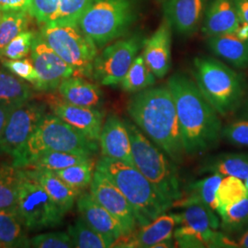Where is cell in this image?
I'll return each instance as SVG.
<instances>
[{"instance_id": "6da1fadb", "label": "cell", "mask_w": 248, "mask_h": 248, "mask_svg": "<svg viewBox=\"0 0 248 248\" xmlns=\"http://www.w3.org/2000/svg\"><path fill=\"white\" fill-rule=\"evenodd\" d=\"M177 109L186 155L195 156L215 148L222 138L220 115L204 97L194 80L176 73L168 80Z\"/></svg>"}, {"instance_id": "7a4b0ae2", "label": "cell", "mask_w": 248, "mask_h": 248, "mask_svg": "<svg viewBox=\"0 0 248 248\" xmlns=\"http://www.w3.org/2000/svg\"><path fill=\"white\" fill-rule=\"evenodd\" d=\"M127 113L142 133L176 164L186 155L177 119V109L168 86L151 87L133 94Z\"/></svg>"}, {"instance_id": "3957f363", "label": "cell", "mask_w": 248, "mask_h": 248, "mask_svg": "<svg viewBox=\"0 0 248 248\" xmlns=\"http://www.w3.org/2000/svg\"><path fill=\"white\" fill-rule=\"evenodd\" d=\"M96 169L109 178L132 205L138 227L150 223L172 207L134 166L102 156Z\"/></svg>"}, {"instance_id": "277c9868", "label": "cell", "mask_w": 248, "mask_h": 248, "mask_svg": "<svg viewBox=\"0 0 248 248\" xmlns=\"http://www.w3.org/2000/svg\"><path fill=\"white\" fill-rule=\"evenodd\" d=\"M93 141L53 113H46L26 143L12 157V165L22 169L31 158L46 151H61L93 157L98 153Z\"/></svg>"}, {"instance_id": "5b68a950", "label": "cell", "mask_w": 248, "mask_h": 248, "mask_svg": "<svg viewBox=\"0 0 248 248\" xmlns=\"http://www.w3.org/2000/svg\"><path fill=\"white\" fill-rule=\"evenodd\" d=\"M192 74L198 88L219 115H231L243 104L245 81L225 63L212 57L199 56L193 61Z\"/></svg>"}, {"instance_id": "8992f818", "label": "cell", "mask_w": 248, "mask_h": 248, "mask_svg": "<svg viewBox=\"0 0 248 248\" xmlns=\"http://www.w3.org/2000/svg\"><path fill=\"white\" fill-rule=\"evenodd\" d=\"M124 121L132 142L134 167L150 181L160 195L173 204L183 194L177 164L149 140L132 121Z\"/></svg>"}, {"instance_id": "52a82bcc", "label": "cell", "mask_w": 248, "mask_h": 248, "mask_svg": "<svg viewBox=\"0 0 248 248\" xmlns=\"http://www.w3.org/2000/svg\"><path fill=\"white\" fill-rule=\"evenodd\" d=\"M136 18L135 0H91L78 24L102 49L126 35Z\"/></svg>"}, {"instance_id": "ba28073f", "label": "cell", "mask_w": 248, "mask_h": 248, "mask_svg": "<svg viewBox=\"0 0 248 248\" xmlns=\"http://www.w3.org/2000/svg\"><path fill=\"white\" fill-rule=\"evenodd\" d=\"M40 34L63 61L75 69L76 76L92 78L93 62L98 47L80 29L78 24L45 23Z\"/></svg>"}, {"instance_id": "9c48e42d", "label": "cell", "mask_w": 248, "mask_h": 248, "mask_svg": "<svg viewBox=\"0 0 248 248\" xmlns=\"http://www.w3.org/2000/svg\"><path fill=\"white\" fill-rule=\"evenodd\" d=\"M16 213L28 231L59 226L64 213L44 187L20 169Z\"/></svg>"}, {"instance_id": "30bf717a", "label": "cell", "mask_w": 248, "mask_h": 248, "mask_svg": "<svg viewBox=\"0 0 248 248\" xmlns=\"http://www.w3.org/2000/svg\"><path fill=\"white\" fill-rule=\"evenodd\" d=\"M144 39L141 34H133L118 39L105 46L93 62L92 78L102 86H120L135 58L142 50Z\"/></svg>"}, {"instance_id": "8fae6325", "label": "cell", "mask_w": 248, "mask_h": 248, "mask_svg": "<svg viewBox=\"0 0 248 248\" xmlns=\"http://www.w3.org/2000/svg\"><path fill=\"white\" fill-rule=\"evenodd\" d=\"M44 102L28 100L16 107L9 115L0 141V153L13 157L34 133L46 114Z\"/></svg>"}, {"instance_id": "7c38bea8", "label": "cell", "mask_w": 248, "mask_h": 248, "mask_svg": "<svg viewBox=\"0 0 248 248\" xmlns=\"http://www.w3.org/2000/svg\"><path fill=\"white\" fill-rule=\"evenodd\" d=\"M89 187L92 197L120 222L124 235L136 230L138 223L132 205L109 178L96 169Z\"/></svg>"}, {"instance_id": "4fadbf2b", "label": "cell", "mask_w": 248, "mask_h": 248, "mask_svg": "<svg viewBox=\"0 0 248 248\" xmlns=\"http://www.w3.org/2000/svg\"><path fill=\"white\" fill-rule=\"evenodd\" d=\"M31 60L42 81V91L56 90L63 80L76 76L75 69L46 44L40 32L36 33Z\"/></svg>"}, {"instance_id": "5bb4252c", "label": "cell", "mask_w": 248, "mask_h": 248, "mask_svg": "<svg viewBox=\"0 0 248 248\" xmlns=\"http://www.w3.org/2000/svg\"><path fill=\"white\" fill-rule=\"evenodd\" d=\"M47 104L53 114L72 125L89 139L98 142L104 124V112L98 108L74 105L63 100L60 96L50 97Z\"/></svg>"}, {"instance_id": "9a60e30c", "label": "cell", "mask_w": 248, "mask_h": 248, "mask_svg": "<svg viewBox=\"0 0 248 248\" xmlns=\"http://www.w3.org/2000/svg\"><path fill=\"white\" fill-rule=\"evenodd\" d=\"M98 142L102 156L134 166L132 142L124 120L108 116L102 126Z\"/></svg>"}, {"instance_id": "2e32d148", "label": "cell", "mask_w": 248, "mask_h": 248, "mask_svg": "<svg viewBox=\"0 0 248 248\" xmlns=\"http://www.w3.org/2000/svg\"><path fill=\"white\" fill-rule=\"evenodd\" d=\"M80 217L106 240L110 248L124 232L115 217L102 207L89 193H81L77 200Z\"/></svg>"}, {"instance_id": "e0dca14e", "label": "cell", "mask_w": 248, "mask_h": 248, "mask_svg": "<svg viewBox=\"0 0 248 248\" xmlns=\"http://www.w3.org/2000/svg\"><path fill=\"white\" fill-rule=\"evenodd\" d=\"M176 224L175 213H163L150 223L139 226L138 230L122 236L112 248H154L161 242L173 237Z\"/></svg>"}, {"instance_id": "ac0fdd59", "label": "cell", "mask_w": 248, "mask_h": 248, "mask_svg": "<svg viewBox=\"0 0 248 248\" xmlns=\"http://www.w3.org/2000/svg\"><path fill=\"white\" fill-rule=\"evenodd\" d=\"M207 0H167L164 18L172 30L182 35H191L202 23Z\"/></svg>"}, {"instance_id": "d6986e66", "label": "cell", "mask_w": 248, "mask_h": 248, "mask_svg": "<svg viewBox=\"0 0 248 248\" xmlns=\"http://www.w3.org/2000/svg\"><path fill=\"white\" fill-rule=\"evenodd\" d=\"M172 28L166 18L152 35L144 40L142 55L156 78H165L171 67Z\"/></svg>"}, {"instance_id": "ffe728a7", "label": "cell", "mask_w": 248, "mask_h": 248, "mask_svg": "<svg viewBox=\"0 0 248 248\" xmlns=\"http://www.w3.org/2000/svg\"><path fill=\"white\" fill-rule=\"evenodd\" d=\"M241 27L232 0H211L204 12L202 32L207 38L235 32Z\"/></svg>"}, {"instance_id": "44dd1931", "label": "cell", "mask_w": 248, "mask_h": 248, "mask_svg": "<svg viewBox=\"0 0 248 248\" xmlns=\"http://www.w3.org/2000/svg\"><path fill=\"white\" fill-rule=\"evenodd\" d=\"M207 45L213 54L236 68L248 66V35L239 31L209 37Z\"/></svg>"}, {"instance_id": "7402d4cb", "label": "cell", "mask_w": 248, "mask_h": 248, "mask_svg": "<svg viewBox=\"0 0 248 248\" xmlns=\"http://www.w3.org/2000/svg\"><path fill=\"white\" fill-rule=\"evenodd\" d=\"M22 169L29 177L44 187L48 195L62 210V213L65 214L71 211L81 193L68 186L53 171Z\"/></svg>"}, {"instance_id": "603a6c76", "label": "cell", "mask_w": 248, "mask_h": 248, "mask_svg": "<svg viewBox=\"0 0 248 248\" xmlns=\"http://www.w3.org/2000/svg\"><path fill=\"white\" fill-rule=\"evenodd\" d=\"M57 90L63 100L74 105L98 108L102 103L101 89L82 77L73 76L63 80Z\"/></svg>"}, {"instance_id": "cb8c5ba5", "label": "cell", "mask_w": 248, "mask_h": 248, "mask_svg": "<svg viewBox=\"0 0 248 248\" xmlns=\"http://www.w3.org/2000/svg\"><path fill=\"white\" fill-rule=\"evenodd\" d=\"M222 179L221 175L211 174L201 180L190 183L186 190L183 191L182 197L173 202L172 207L184 209L191 205L202 204L217 212L218 202L216 193Z\"/></svg>"}, {"instance_id": "d4e9b609", "label": "cell", "mask_w": 248, "mask_h": 248, "mask_svg": "<svg viewBox=\"0 0 248 248\" xmlns=\"http://www.w3.org/2000/svg\"><path fill=\"white\" fill-rule=\"evenodd\" d=\"M201 174H218L222 177H248V153H222L207 157L200 168Z\"/></svg>"}, {"instance_id": "484cf974", "label": "cell", "mask_w": 248, "mask_h": 248, "mask_svg": "<svg viewBox=\"0 0 248 248\" xmlns=\"http://www.w3.org/2000/svg\"><path fill=\"white\" fill-rule=\"evenodd\" d=\"M179 213H175L177 224L184 225L196 232L209 234L218 230L220 221L213 209L202 204H195L184 208Z\"/></svg>"}, {"instance_id": "4316f807", "label": "cell", "mask_w": 248, "mask_h": 248, "mask_svg": "<svg viewBox=\"0 0 248 248\" xmlns=\"http://www.w3.org/2000/svg\"><path fill=\"white\" fill-rule=\"evenodd\" d=\"M32 88L12 74L0 69V106H18L31 99Z\"/></svg>"}, {"instance_id": "83f0119b", "label": "cell", "mask_w": 248, "mask_h": 248, "mask_svg": "<svg viewBox=\"0 0 248 248\" xmlns=\"http://www.w3.org/2000/svg\"><path fill=\"white\" fill-rule=\"evenodd\" d=\"M90 156L61 151H46L29 160L22 169L58 171L89 159Z\"/></svg>"}, {"instance_id": "f1b7e54d", "label": "cell", "mask_w": 248, "mask_h": 248, "mask_svg": "<svg viewBox=\"0 0 248 248\" xmlns=\"http://www.w3.org/2000/svg\"><path fill=\"white\" fill-rule=\"evenodd\" d=\"M27 231L17 213L0 211V243L3 248H31Z\"/></svg>"}, {"instance_id": "f546056e", "label": "cell", "mask_w": 248, "mask_h": 248, "mask_svg": "<svg viewBox=\"0 0 248 248\" xmlns=\"http://www.w3.org/2000/svg\"><path fill=\"white\" fill-rule=\"evenodd\" d=\"M20 169L0 165V211L16 213Z\"/></svg>"}, {"instance_id": "4dcf8cb0", "label": "cell", "mask_w": 248, "mask_h": 248, "mask_svg": "<svg viewBox=\"0 0 248 248\" xmlns=\"http://www.w3.org/2000/svg\"><path fill=\"white\" fill-rule=\"evenodd\" d=\"M156 82V77L151 71L142 54H138L129 71L127 72L120 87L124 92L135 94L153 87Z\"/></svg>"}, {"instance_id": "1f68e13d", "label": "cell", "mask_w": 248, "mask_h": 248, "mask_svg": "<svg viewBox=\"0 0 248 248\" xmlns=\"http://www.w3.org/2000/svg\"><path fill=\"white\" fill-rule=\"evenodd\" d=\"M96 162L93 157L66 169L54 171V173L72 188L83 193L92 182L96 170Z\"/></svg>"}, {"instance_id": "d6a6232c", "label": "cell", "mask_w": 248, "mask_h": 248, "mask_svg": "<svg viewBox=\"0 0 248 248\" xmlns=\"http://www.w3.org/2000/svg\"><path fill=\"white\" fill-rule=\"evenodd\" d=\"M32 18L28 11L1 12L0 17V54L16 36L26 31Z\"/></svg>"}, {"instance_id": "836d02e7", "label": "cell", "mask_w": 248, "mask_h": 248, "mask_svg": "<svg viewBox=\"0 0 248 248\" xmlns=\"http://www.w3.org/2000/svg\"><path fill=\"white\" fill-rule=\"evenodd\" d=\"M67 232L72 240L74 248H110L104 237L97 231L90 227L82 217L77 219L68 227Z\"/></svg>"}, {"instance_id": "e575fe53", "label": "cell", "mask_w": 248, "mask_h": 248, "mask_svg": "<svg viewBox=\"0 0 248 248\" xmlns=\"http://www.w3.org/2000/svg\"><path fill=\"white\" fill-rule=\"evenodd\" d=\"M248 196V188L243 179L234 177H222L216 193L217 213H221Z\"/></svg>"}, {"instance_id": "d590c367", "label": "cell", "mask_w": 248, "mask_h": 248, "mask_svg": "<svg viewBox=\"0 0 248 248\" xmlns=\"http://www.w3.org/2000/svg\"><path fill=\"white\" fill-rule=\"evenodd\" d=\"M222 222L220 226L226 232H235L248 225V196L218 213Z\"/></svg>"}, {"instance_id": "8d00e7d4", "label": "cell", "mask_w": 248, "mask_h": 248, "mask_svg": "<svg viewBox=\"0 0 248 248\" xmlns=\"http://www.w3.org/2000/svg\"><path fill=\"white\" fill-rule=\"evenodd\" d=\"M0 60L3 66L7 68L9 72H11L19 78L30 83L36 90H43L42 81L31 59L22 58L18 60H11L6 58H0Z\"/></svg>"}, {"instance_id": "74e56055", "label": "cell", "mask_w": 248, "mask_h": 248, "mask_svg": "<svg viewBox=\"0 0 248 248\" xmlns=\"http://www.w3.org/2000/svg\"><path fill=\"white\" fill-rule=\"evenodd\" d=\"M91 0H60L58 9L50 22L78 24ZM49 22V23H50Z\"/></svg>"}, {"instance_id": "f35d334b", "label": "cell", "mask_w": 248, "mask_h": 248, "mask_svg": "<svg viewBox=\"0 0 248 248\" xmlns=\"http://www.w3.org/2000/svg\"><path fill=\"white\" fill-rule=\"evenodd\" d=\"M36 33L32 31L26 30L16 36L12 41H10L2 53L0 58H6L11 60H18L25 58L31 51L33 41L35 39Z\"/></svg>"}, {"instance_id": "ab89813d", "label": "cell", "mask_w": 248, "mask_h": 248, "mask_svg": "<svg viewBox=\"0 0 248 248\" xmlns=\"http://www.w3.org/2000/svg\"><path fill=\"white\" fill-rule=\"evenodd\" d=\"M31 248H74L68 232H52L35 235L31 239Z\"/></svg>"}, {"instance_id": "60d3db41", "label": "cell", "mask_w": 248, "mask_h": 248, "mask_svg": "<svg viewBox=\"0 0 248 248\" xmlns=\"http://www.w3.org/2000/svg\"><path fill=\"white\" fill-rule=\"evenodd\" d=\"M60 0H32L29 13L42 26L49 23L55 15Z\"/></svg>"}, {"instance_id": "b9f144b4", "label": "cell", "mask_w": 248, "mask_h": 248, "mask_svg": "<svg viewBox=\"0 0 248 248\" xmlns=\"http://www.w3.org/2000/svg\"><path fill=\"white\" fill-rule=\"evenodd\" d=\"M222 137L231 144L248 147V120L226 125L222 128Z\"/></svg>"}, {"instance_id": "7bdbcfd3", "label": "cell", "mask_w": 248, "mask_h": 248, "mask_svg": "<svg viewBox=\"0 0 248 248\" xmlns=\"http://www.w3.org/2000/svg\"><path fill=\"white\" fill-rule=\"evenodd\" d=\"M32 0H0V12L7 11H28Z\"/></svg>"}, {"instance_id": "ee69618b", "label": "cell", "mask_w": 248, "mask_h": 248, "mask_svg": "<svg viewBox=\"0 0 248 248\" xmlns=\"http://www.w3.org/2000/svg\"><path fill=\"white\" fill-rule=\"evenodd\" d=\"M241 23L248 27V0H232Z\"/></svg>"}, {"instance_id": "f6af8a7d", "label": "cell", "mask_w": 248, "mask_h": 248, "mask_svg": "<svg viewBox=\"0 0 248 248\" xmlns=\"http://www.w3.org/2000/svg\"><path fill=\"white\" fill-rule=\"evenodd\" d=\"M17 106H0V141L2 139L9 115Z\"/></svg>"}, {"instance_id": "bcb514c9", "label": "cell", "mask_w": 248, "mask_h": 248, "mask_svg": "<svg viewBox=\"0 0 248 248\" xmlns=\"http://www.w3.org/2000/svg\"><path fill=\"white\" fill-rule=\"evenodd\" d=\"M236 243L238 248H248V229L240 236Z\"/></svg>"}, {"instance_id": "7dc6e473", "label": "cell", "mask_w": 248, "mask_h": 248, "mask_svg": "<svg viewBox=\"0 0 248 248\" xmlns=\"http://www.w3.org/2000/svg\"><path fill=\"white\" fill-rule=\"evenodd\" d=\"M241 116L244 120H248V98L243 103L242 110H241Z\"/></svg>"}, {"instance_id": "c3c4849f", "label": "cell", "mask_w": 248, "mask_h": 248, "mask_svg": "<svg viewBox=\"0 0 248 248\" xmlns=\"http://www.w3.org/2000/svg\"><path fill=\"white\" fill-rule=\"evenodd\" d=\"M245 184H246V186H247V187L248 188V177L245 180Z\"/></svg>"}, {"instance_id": "681fc988", "label": "cell", "mask_w": 248, "mask_h": 248, "mask_svg": "<svg viewBox=\"0 0 248 248\" xmlns=\"http://www.w3.org/2000/svg\"><path fill=\"white\" fill-rule=\"evenodd\" d=\"M157 2H159V3H165L167 0H156Z\"/></svg>"}, {"instance_id": "f907efd6", "label": "cell", "mask_w": 248, "mask_h": 248, "mask_svg": "<svg viewBox=\"0 0 248 248\" xmlns=\"http://www.w3.org/2000/svg\"><path fill=\"white\" fill-rule=\"evenodd\" d=\"M3 248V246H2V244H1V243H0V248Z\"/></svg>"}, {"instance_id": "816d5d0a", "label": "cell", "mask_w": 248, "mask_h": 248, "mask_svg": "<svg viewBox=\"0 0 248 248\" xmlns=\"http://www.w3.org/2000/svg\"><path fill=\"white\" fill-rule=\"evenodd\" d=\"M0 17H1V12H0Z\"/></svg>"}]
</instances>
